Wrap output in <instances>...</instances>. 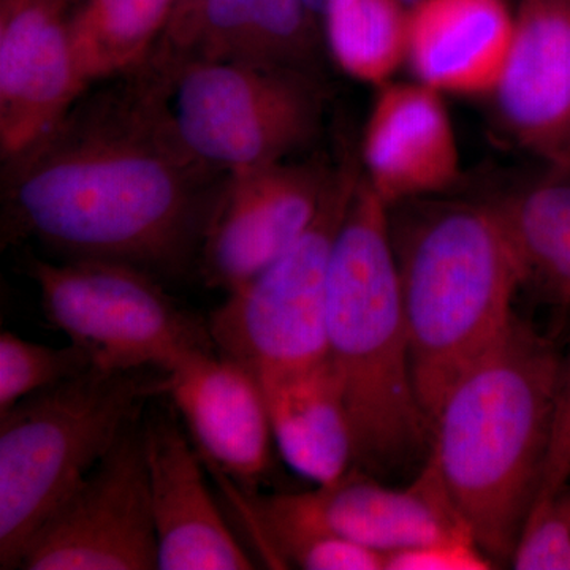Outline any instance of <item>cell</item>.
Returning <instances> with one entry per match:
<instances>
[{"mask_svg":"<svg viewBox=\"0 0 570 570\" xmlns=\"http://www.w3.org/2000/svg\"><path fill=\"white\" fill-rule=\"evenodd\" d=\"M20 569H157L141 417L51 510L29 540Z\"/></svg>","mask_w":570,"mask_h":570,"instance_id":"cell-9","label":"cell"},{"mask_svg":"<svg viewBox=\"0 0 570 570\" xmlns=\"http://www.w3.org/2000/svg\"><path fill=\"white\" fill-rule=\"evenodd\" d=\"M307 6L311 7V10L314 11V14H316L317 20L321 21L322 24V18H324L326 9H328L330 3H332V0H306Z\"/></svg>","mask_w":570,"mask_h":570,"instance_id":"cell-29","label":"cell"},{"mask_svg":"<svg viewBox=\"0 0 570 570\" xmlns=\"http://www.w3.org/2000/svg\"><path fill=\"white\" fill-rule=\"evenodd\" d=\"M336 168L317 156L225 175L198 250L206 284L232 292L273 264L316 219Z\"/></svg>","mask_w":570,"mask_h":570,"instance_id":"cell-10","label":"cell"},{"mask_svg":"<svg viewBox=\"0 0 570 570\" xmlns=\"http://www.w3.org/2000/svg\"><path fill=\"white\" fill-rule=\"evenodd\" d=\"M257 381L273 441L296 474L325 485L355 466L354 431L328 358Z\"/></svg>","mask_w":570,"mask_h":570,"instance_id":"cell-19","label":"cell"},{"mask_svg":"<svg viewBox=\"0 0 570 570\" xmlns=\"http://www.w3.org/2000/svg\"><path fill=\"white\" fill-rule=\"evenodd\" d=\"M401 3H403L404 7H407L409 10L412 9V7L417 6L420 0H400Z\"/></svg>","mask_w":570,"mask_h":570,"instance_id":"cell-30","label":"cell"},{"mask_svg":"<svg viewBox=\"0 0 570 570\" xmlns=\"http://www.w3.org/2000/svg\"><path fill=\"white\" fill-rule=\"evenodd\" d=\"M176 0H75L71 51L86 86L137 70L170 24Z\"/></svg>","mask_w":570,"mask_h":570,"instance_id":"cell-21","label":"cell"},{"mask_svg":"<svg viewBox=\"0 0 570 570\" xmlns=\"http://www.w3.org/2000/svg\"><path fill=\"white\" fill-rule=\"evenodd\" d=\"M164 395L220 471L255 493L272 455V425L257 377L217 348L187 355L164 371Z\"/></svg>","mask_w":570,"mask_h":570,"instance_id":"cell-15","label":"cell"},{"mask_svg":"<svg viewBox=\"0 0 570 570\" xmlns=\"http://www.w3.org/2000/svg\"><path fill=\"white\" fill-rule=\"evenodd\" d=\"M570 482V356L562 362L560 385H558L557 404H554L553 426L549 453L542 483L535 501L534 510L546 505L551 498ZM531 513V515H532Z\"/></svg>","mask_w":570,"mask_h":570,"instance_id":"cell-27","label":"cell"},{"mask_svg":"<svg viewBox=\"0 0 570 570\" xmlns=\"http://www.w3.org/2000/svg\"><path fill=\"white\" fill-rule=\"evenodd\" d=\"M137 70L179 145L219 175L291 159L322 129L325 91L311 71L204 61L160 47Z\"/></svg>","mask_w":570,"mask_h":570,"instance_id":"cell-6","label":"cell"},{"mask_svg":"<svg viewBox=\"0 0 570 570\" xmlns=\"http://www.w3.org/2000/svg\"><path fill=\"white\" fill-rule=\"evenodd\" d=\"M198 2H200V0H176L174 17H171L170 24H174V22L179 21L181 18L186 17V14L189 13V11L193 10Z\"/></svg>","mask_w":570,"mask_h":570,"instance_id":"cell-28","label":"cell"},{"mask_svg":"<svg viewBox=\"0 0 570 570\" xmlns=\"http://www.w3.org/2000/svg\"><path fill=\"white\" fill-rule=\"evenodd\" d=\"M491 96L520 148L570 174V0H520L508 62Z\"/></svg>","mask_w":570,"mask_h":570,"instance_id":"cell-13","label":"cell"},{"mask_svg":"<svg viewBox=\"0 0 570 570\" xmlns=\"http://www.w3.org/2000/svg\"><path fill=\"white\" fill-rule=\"evenodd\" d=\"M325 336L354 431L355 466L390 475L426 460L433 431L412 374L389 205L363 170L333 249Z\"/></svg>","mask_w":570,"mask_h":570,"instance_id":"cell-3","label":"cell"},{"mask_svg":"<svg viewBox=\"0 0 570 570\" xmlns=\"http://www.w3.org/2000/svg\"><path fill=\"white\" fill-rule=\"evenodd\" d=\"M24 272L41 309L107 371H168L187 355L216 348L208 325L187 314L145 269L100 258L43 261L29 254Z\"/></svg>","mask_w":570,"mask_h":570,"instance_id":"cell-8","label":"cell"},{"mask_svg":"<svg viewBox=\"0 0 570 570\" xmlns=\"http://www.w3.org/2000/svg\"><path fill=\"white\" fill-rule=\"evenodd\" d=\"M379 88L362 140L367 183L389 206L450 189L460 151L442 94L417 80Z\"/></svg>","mask_w":570,"mask_h":570,"instance_id":"cell-16","label":"cell"},{"mask_svg":"<svg viewBox=\"0 0 570 570\" xmlns=\"http://www.w3.org/2000/svg\"><path fill=\"white\" fill-rule=\"evenodd\" d=\"M362 165L337 164L316 219L253 279L228 292L209 316L217 352L255 377L287 373L326 358V288L333 249Z\"/></svg>","mask_w":570,"mask_h":570,"instance_id":"cell-7","label":"cell"},{"mask_svg":"<svg viewBox=\"0 0 570 570\" xmlns=\"http://www.w3.org/2000/svg\"><path fill=\"white\" fill-rule=\"evenodd\" d=\"M494 564L471 532L460 531L389 553L384 570H489Z\"/></svg>","mask_w":570,"mask_h":570,"instance_id":"cell-26","label":"cell"},{"mask_svg":"<svg viewBox=\"0 0 570 570\" xmlns=\"http://www.w3.org/2000/svg\"><path fill=\"white\" fill-rule=\"evenodd\" d=\"M321 21L306 0H200L157 47L204 61L317 73Z\"/></svg>","mask_w":570,"mask_h":570,"instance_id":"cell-17","label":"cell"},{"mask_svg":"<svg viewBox=\"0 0 570 570\" xmlns=\"http://www.w3.org/2000/svg\"><path fill=\"white\" fill-rule=\"evenodd\" d=\"M411 365L431 431L456 381L517 317L519 268L485 202L389 206Z\"/></svg>","mask_w":570,"mask_h":570,"instance_id":"cell-4","label":"cell"},{"mask_svg":"<svg viewBox=\"0 0 570 570\" xmlns=\"http://www.w3.org/2000/svg\"><path fill=\"white\" fill-rule=\"evenodd\" d=\"M145 370L91 367L0 417V569H20L51 510L141 417L146 401L164 395V374Z\"/></svg>","mask_w":570,"mask_h":570,"instance_id":"cell-5","label":"cell"},{"mask_svg":"<svg viewBox=\"0 0 570 570\" xmlns=\"http://www.w3.org/2000/svg\"><path fill=\"white\" fill-rule=\"evenodd\" d=\"M157 569L246 570L253 561L225 523L202 461L170 415L142 420Z\"/></svg>","mask_w":570,"mask_h":570,"instance_id":"cell-14","label":"cell"},{"mask_svg":"<svg viewBox=\"0 0 570 570\" xmlns=\"http://www.w3.org/2000/svg\"><path fill=\"white\" fill-rule=\"evenodd\" d=\"M94 367L80 347H50L22 340L11 332L0 335V417L21 400L86 373Z\"/></svg>","mask_w":570,"mask_h":570,"instance_id":"cell-23","label":"cell"},{"mask_svg":"<svg viewBox=\"0 0 570 570\" xmlns=\"http://www.w3.org/2000/svg\"><path fill=\"white\" fill-rule=\"evenodd\" d=\"M75 0H0V157L20 154L89 88L71 51Z\"/></svg>","mask_w":570,"mask_h":570,"instance_id":"cell-12","label":"cell"},{"mask_svg":"<svg viewBox=\"0 0 570 570\" xmlns=\"http://www.w3.org/2000/svg\"><path fill=\"white\" fill-rule=\"evenodd\" d=\"M224 176L179 145L134 70L3 163L2 245L174 272L200 250Z\"/></svg>","mask_w":570,"mask_h":570,"instance_id":"cell-1","label":"cell"},{"mask_svg":"<svg viewBox=\"0 0 570 570\" xmlns=\"http://www.w3.org/2000/svg\"><path fill=\"white\" fill-rule=\"evenodd\" d=\"M254 527L287 524L328 532L384 554L468 531L426 459L403 489H392L360 468L302 493H242ZM469 532V531H468Z\"/></svg>","mask_w":570,"mask_h":570,"instance_id":"cell-11","label":"cell"},{"mask_svg":"<svg viewBox=\"0 0 570 570\" xmlns=\"http://www.w3.org/2000/svg\"><path fill=\"white\" fill-rule=\"evenodd\" d=\"M325 47L355 80L382 86L406 63L409 9L400 0H332Z\"/></svg>","mask_w":570,"mask_h":570,"instance_id":"cell-22","label":"cell"},{"mask_svg":"<svg viewBox=\"0 0 570 570\" xmlns=\"http://www.w3.org/2000/svg\"><path fill=\"white\" fill-rule=\"evenodd\" d=\"M513 32L508 0H420L409 10L406 63L415 80L442 96H491Z\"/></svg>","mask_w":570,"mask_h":570,"instance_id":"cell-18","label":"cell"},{"mask_svg":"<svg viewBox=\"0 0 570 570\" xmlns=\"http://www.w3.org/2000/svg\"><path fill=\"white\" fill-rule=\"evenodd\" d=\"M485 200L519 268L521 291L570 313V174L543 167Z\"/></svg>","mask_w":570,"mask_h":570,"instance_id":"cell-20","label":"cell"},{"mask_svg":"<svg viewBox=\"0 0 570 570\" xmlns=\"http://www.w3.org/2000/svg\"><path fill=\"white\" fill-rule=\"evenodd\" d=\"M258 535L277 562L306 570H384V554L328 532L262 524Z\"/></svg>","mask_w":570,"mask_h":570,"instance_id":"cell-24","label":"cell"},{"mask_svg":"<svg viewBox=\"0 0 570 570\" xmlns=\"http://www.w3.org/2000/svg\"><path fill=\"white\" fill-rule=\"evenodd\" d=\"M512 566L519 570H570V482L532 513Z\"/></svg>","mask_w":570,"mask_h":570,"instance_id":"cell-25","label":"cell"},{"mask_svg":"<svg viewBox=\"0 0 570 570\" xmlns=\"http://www.w3.org/2000/svg\"><path fill=\"white\" fill-rule=\"evenodd\" d=\"M562 362L553 340L517 316L433 420L428 460L497 564H512L538 501Z\"/></svg>","mask_w":570,"mask_h":570,"instance_id":"cell-2","label":"cell"}]
</instances>
